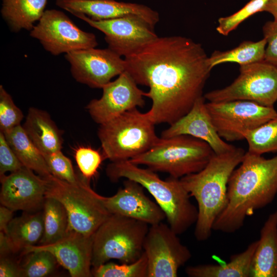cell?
Returning <instances> with one entry per match:
<instances>
[{"instance_id":"obj_26","label":"cell","mask_w":277,"mask_h":277,"mask_svg":"<svg viewBox=\"0 0 277 277\" xmlns=\"http://www.w3.org/2000/svg\"><path fill=\"white\" fill-rule=\"evenodd\" d=\"M43 233V212H37L13 218L5 233L13 252H16L35 245L41 240Z\"/></svg>"},{"instance_id":"obj_14","label":"cell","mask_w":277,"mask_h":277,"mask_svg":"<svg viewBox=\"0 0 277 277\" xmlns=\"http://www.w3.org/2000/svg\"><path fill=\"white\" fill-rule=\"evenodd\" d=\"M74 80L93 88H102L126 71V62L109 48L95 47L65 54Z\"/></svg>"},{"instance_id":"obj_11","label":"cell","mask_w":277,"mask_h":277,"mask_svg":"<svg viewBox=\"0 0 277 277\" xmlns=\"http://www.w3.org/2000/svg\"><path fill=\"white\" fill-rule=\"evenodd\" d=\"M29 34L54 56L98 45L93 33L81 29L62 11L54 9L45 11Z\"/></svg>"},{"instance_id":"obj_18","label":"cell","mask_w":277,"mask_h":277,"mask_svg":"<svg viewBox=\"0 0 277 277\" xmlns=\"http://www.w3.org/2000/svg\"><path fill=\"white\" fill-rule=\"evenodd\" d=\"M143 188L136 182L126 179L124 187L115 194L103 196L105 206L111 214L132 218L149 225L162 222L166 218L164 211L145 195Z\"/></svg>"},{"instance_id":"obj_38","label":"cell","mask_w":277,"mask_h":277,"mask_svg":"<svg viewBox=\"0 0 277 277\" xmlns=\"http://www.w3.org/2000/svg\"><path fill=\"white\" fill-rule=\"evenodd\" d=\"M0 276L20 277L21 276V267L18 266L7 256H1Z\"/></svg>"},{"instance_id":"obj_17","label":"cell","mask_w":277,"mask_h":277,"mask_svg":"<svg viewBox=\"0 0 277 277\" xmlns=\"http://www.w3.org/2000/svg\"><path fill=\"white\" fill-rule=\"evenodd\" d=\"M93 236L69 230L64 237L55 243L29 246L24 249L23 253L27 254L36 251H48L72 277H90L92 276L90 267Z\"/></svg>"},{"instance_id":"obj_3","label":"cell","mask_w":277,"mask_h":277,"mask_svg":"<svg viewBox=\"0 0 277 277\" xmlns=\"http://www.w3.org/2000/svg\"><path fill=\"white\" fill-rule=\"evenodd\" d=\"M245 152L243 149L236 147L227 152L214 153L202 170L180 179L197 203L198 217L194 232L197 240L204 241L210 238L213 224L227 202L229 178Z\"/></svg>"},{"instance_id":"obj_9","label":"cell","mask_w":277,"mask_h":277,"mask_svg":"<svg viewBox=\"0 0 277 277\" xmlns=\"http://www.w3.org/2000/svg\"><path fill=\"white\" fill-rule=\"evenodd\" d=\"M209 102L248 101L274 107L277 101V66L265 61L241 65L240 74L229 85L206 93Z\"/></svg>"},{"instance_id":"obj_41","label":"cell","mask_w":277,"mask_h":277,"mask_svg":"<svg viewBox=\"0 0 277 277\" xmlns=\"http://www.w3.org/2000/svg\"><path fill=\"white\" fill-rule=\"evenodd\" d=\"M263 11L272 14L274 21H277V0H269L264 7Z\"/></svg>"},{"instance_id":"obj_19","label":"cell","mask_w":277,"mask_h":277,"mask_svg":"<svg viewBox=\"0 0 277 277\" xmlns=\"http://www.w3.org/2000/svg\"><path fill=\"white\" fill-rule=\"evenodd\" d=\"M188 135L206 142L215 154L233 150L236 147L218 134L208 111L204 96L199 98L184 116L162 132V138Z\"/></svg>"},{"instance_id":"obj_8","label":"cell","mask_w":277,"mask_h":277,"mask_svg":"<svg viewBox=\"0 0 277 277\" xmlns=\"http://www.w3.org/2000/svg\"><path fill=\"white\" fill-rule=\"evenodd\" d=\"M149 225L137 220L111 214L93 235L92 266L96 267L112 259L122 263L137 260L144 252Z\"/></svg>"},{"instance_id":"obj_31","label":"cell","mask_w":277,"mask_h":277,"mask_svg":"<svg viewBox=\"0 0 277 277\" xmlns=\"http://www.w3.org/2000/svg\"><path fill=\"white\" fill-rule=\"evenodd\" d=\"M29 254L28 259L21 267L22 277H44L54 271L57 262L51 253L39 250Z\"/></svg>"},{"instance_id":"obj_1","label":"cell","mask_w":277,"mask_h":277,"mask_svg":"<svg viewBox=\"0 0 277 277\" xmlns=\"http://www.w3.org/2000/svg\"><path fill=\"white\" fill-rule=\"evenodd\" d=\"M124 59L137 84L149 88L147 112L155 125H170L186 114L203 96L212 69L202 45L182 36L158 37Z\"/></svg>"},{"instance_id":"obj_32","label":"cell","mask_w":277,"mask_h":277,"mask_svg":"<svg viewBox=\"0 0 277 277\" xmlns=\"http://www.w3.org/2000/svg\"><path fill=\"white\" fill-rule=\"evenodd\" d=\"M269 0H250L235 13L218 19L217 32L223 35H228L245 19L252 15L264 11Z\"/></svg>"},{"instance_id":"obj_35","label":"cell","mask_w":277,"mask_h":277,"mask_svg":"<svg viewBox=\"0 0 277 277\" xmlns=\"http://www.w3.org/2000/svg\"><path fill=\"white\" fill-rule=\"evenodd\" d=\"M74 157L82 175L88 180L97 173L103 160L99 151L89 147L77 148Z\"/></svg>"},{"instance_id":"obj_15","label":"cell","mask_w":277,"mask_h":277,"mask_svg":"<svg viewBox=\"0 0 277 277\" xmlns=\"http://www.w3.org/2000/svg\"><path fill=\"white\" fill-rule=\"evenodd\" d=\"M102 89V96L91 100L86 106L92 120L100 125L145 105L146 92L138 87L127 71L105 85Z\"/></svg>"},{"instance_id":"obj_36","label":"cell","mask_w":277,"mask_h":277,"mask_svg":"<svg viewBox=\"0 0 277 277\" xmlns=\"http://www.w3.org/2000/svg\"><path fill=\"white\" fill-rule=\"evenodd\" d=\"M23 167L4 133L0 131V176L7 172H13Z\"/></svg>"},{"instance_id":"obj_28","label":"cell","mask_w":277,"mask_h":277,"mask_svg":"<svg viewBox=\"0 0 277 277\" xmlns=\"http://www.w3.org/2000/svg\"><path fill=\"white\" fill-rule=\"evenodd\" d=\"M44 233L41 245L57 242L64 237L69 230V219L64 205L52 197H46L43 205Z\"/></svg>"},{"instance_id":"obj_40","label":"cell","mask_w":277,"mask_h":277,"mask_svg":"<svg viewBox=\"0 0 277 277\" xmlns=\"http://www.w3.org/2000/svg\"><path fill=\"white\" fill-rule=\"evenodd\" d=\"M10 252H13L12 247L5 233L0 231L1 256H5Z\"/></svg>"},{"instance_id":"obj_24","label":"cell","mask_w":277,"mask_h":277,"mask_svg":"<svg viewBox=\"0 0 277 277\" xmlns=\"http://www.w3.org/2000/svg\"><path fill=\"white\" fill-rule=\"evenodd\" d=\"M47 1L2 0L1 15L12 31H30L43 16Z\"/></svg>"},{"instance_id":"obj_23","label":"cell","mask_w":277,"mask_h":277,"mask_svg":"<svg viewBox=\"0 0 277 277\" xmlns=\"http://www.w3.org/2000/svg\"><path fill=\"white\" fill-rule=\"evenodd\" d=\"M258 244V240L252 242L243 252L232 255L228 263L189 266L185 268V272L190 277H250Z\"/></svg>"},{"instance_id":"obj_33","label":"cell","mask_w":277,"mask_h":277,"mask_svg":"<svg viewBox=\"0 0 277 277\" xmlns=\"http://www.w3.org/2000/svg\"><path fill=\"white\" fill-rule=\"evenodd\" d=\"M23 118V113L11 95L0 85V131L5 133L20 125Z\"/></svg>"},{"instance_id":"obj_21","label":"cell","mask_w":277,"mask_h":277,"mask_svg":"<svg viewBox=\"0 0 277 277\" xmlns=\"http://www.w3.org/2000/svg\"><path fill=\"white\" fill-rule=\"evenodd\" d=\"M22 126L43 155L61 150L62 133L46 111L30 108Z\"/></svg>"},{"instance_id":"obj_34","label":"cell","mask_w":277,"mask_h":277,"mask_svg":"<svg viewBox=\"0 0 277 277\" xmlns=\"http://www.w3.org/2000/svg\"><path fill=\"white\" fill-rule=\"evenodd\" d=\"M43 156L54 176L70 183H74L79 180L80 177L75 173L70 160L61 150Z\"/></svg>"},{"instance_id":"obj_2","label":"cell","mask_w":277,"mask_h":277,"mask_svg":"<svg viewBox=\"0 0 277 277\" xmlns=\"http://www.w3.org/2000/svg\"><path fill=\"white\" fill-rule=\"evenodd\" d=\"M277 194V155L270 159L248 151L231 174L227 202L212 230L233 233L247 216L271 203Z\"/></svg>"},{"instance_id":"obj_25","label":"cell","mask_w":277,"mask_h":277,"mask_svg":"<svg viewBox=\"0 0 277 277\" xmlns=\"http://www.w3.org/2000/svg\"><path fill=\"white\" fill-rule=\"evenodd\" d=\"M3 133L24 167L44 177L52 175L43 155L29 137L21 125Z\"/></svg>"},{"instance_id":"obj_39","label":"cell","mask_w":277,"mask_h":277,"mask_svg":"<svg viewBox=\"0 0 277 277\" xmlns=\"http://www.w3.org/2000/svg\"><path fill=\"white\" fill-rule=\"evenodd\" d=\"M13 210L1 205L0 206V231L6 233L7 227L13 219Z\"/></svg>"},{"instance_id":"obj_20","label":"cell","mask_w":277,"mask_h":277,"mask_svg":"<svg viewBox=\"0 0 277 277\" xmlns=\"http://www.w3.org/2000/svg\"><path fill=\"white\" fill-rule=\"evenodd\" d=\"M55 4L73 15L83 14L94 21L135 15L154 28L160 20L159 14L156 11L147 6L137 3L115 0H56Z\"/></svg>"},{"instance_id":"obj_10","label":"cell","mask_w":277,"mask_h":277,"mask_svg":"<svg viewBox=\"0 0 277 277\" xmlns=\"http://www.w3.org/2000/svg\"><path fill=\"white\" fill-rule=\"evenodd\" d=\"M219 135L227 142L245 139V135L277 115L274 107L248 101L206 103Z\"/></svg>"},{"instance_id":"obj_16","label":"cell","mask_w":277,"mask_h":277,"mask_svg":"<svg viewBox=\"0 0 277 277\" xmlns=\"http://www.w3.org/2000/svg\"><path fill=\"white\" fill-rule=\"evenodd\" d=\"M1 205L11 210L34 212L43 207L47 180L23 167L8 175L1 176Z\"/></svg>"},{"instance_id":"obj_22","label":"cell","mask_w":277,"mask_h":277,"mask_svg":"<svg viewBox=\"0 0 277 277\" xmlns=\"http://www.w3.org/2000/svg\"><path fill=\"white\" fill-rule=\"evenodd\" d=\"M250 277H277V210L270 214L261 229Z\"/></svg>"},{"instance_id":"obj_13","label":"cell","mask_w":277,"mask_h":277,"mask_svg":"<svg viewBox=\"0 0 277 277\" xmlns=\"http://www.w3.org/2000/svg\"><path fill=\"white\" fill-rule=\"evenodd\" d=\"M73 15L105 34L108 48L120 56L127 57L157 38L154 28L141 17L130 15L94 21L83 14Z\"/></svg>"},{"instance_id":"obj_12","label":"cell","mask_w":277,"mask_h":277,"mask_svg":"<svg viewBox=\"0 0 277 277\" xmlns=\"http://www.w3.org/2000/svg\"><path fill=\"white\" fill-rule=\"evenodd\" d=\"M143 249L147 259V277H176L180 268L192 256L178 234L162 222L150 225Z\"/></svg>"},{"instance_id":"obj_37","label":"cell","mask_w":277,"mask_h":277,"mask_svg":"<svg viewBox=\"0 0 277 277\" xmlns=\"http://www.w3.org/2000/svg\"><path fill=\"white\" fill-rule=\"evenodd\" d=\"M267 42L264 61L277 66V21H268L262 28Z\"/></svg>"},{"instance_id":"obj_5","label":"cell","mask_w":277,"mask_h":277,"mask_svg":"<svg viewBox=\"0 0 277 277\" xmlns=\"http://www.w3.org/2000/svg\"><path fill=\"white\" fill-rule=\"evenodd\" d=\"M148 112L137 108L100 125L97 135L103 156L111 162L130 159L150 149L159 140Z\"/></svg>"},{"instance_id":"obj_27","label":"cell","mask_w":277,"mask_h":277,"mask_svg":"<svg viewBox=\"0 0 277 277\" xmlns=\"http://www.w3.org/2000/svg\"><path fill=\"white\" fill-rule=\"evenodd\" d=\"M266 39L258 42L244 41L239 46L226 51H214L208 59L210 67L226 62H234L241 65L264 61Z\"/></svg>"},{"instance_id":"obj_4","label":"cell","mask_w":277,"mask_h":277,"mask_svg":"<svg viewBox=\"0 0 277 277\" xmlns=\"http://www.w3.org/2000/svg\"><path fill=\"white\" fill-rule=\"evenodd\" d=\"M106 172L113 182L125 178L146 188L164 211L169 226L177 234L184 233L196 223L197 207L191 202V196L180 179L170 176L162 180L155 171L139 167L129 160L111 162Z\"/></svg>"},{"instance_id":"obj_6","label":"cell","mask_w":277,"mask_h":277,"mask_svg":"<svg viewBox=\"0 0 277 277\" xmlns=\"http://www.w3.org/2000/svg\"><path fill=\"white\" fill-rule=\"evenodd\" d=\"M214 152L200 139L188 135L161 137L146 152L129 161L143 165L154 171L166 172L181 179L196 173L208 164Z\"/></svg>"},{"instance_id":"obj_30","label":"cell","mask_w":277,"mask_h":277,"mask_svg":"<svg viewBox=\"0 0 277 277\" xmlns=\"http://www.w3.org/2000/svg\"><path fill=\"white\" fill-rule=\"evenodd\" d=\"M148 263L145 253L131 263L117 264L106 263L93 267L92 276L95 277H147Z\"/></svg>"},{"instance_id":"obj_29","label":"cell","mask_w":277,"mask_h":277,"mask_svg":"<svg viewBox=\"0 0 277 277\" xmlns=\"http://www.w3.org/2000/svg\"><path fill=\"white\" fill-rule=\"evenodd\" d=\"M248 151L259 155L277 152V115L245 135Z\"/></svg>"},{"instance_id":"obj_7","label":"cell","mask_w":277,"mask_h":277,"mask_svg":"<svg viewBox=\"0 0 277 277\" xmlns=\"http://www.w3.org/2000/svg\"><path fill=\"white\" fill-rule=\"evenodd\" d=\"M46 178V197L54 198L64 205L68 215L69 230L93 236L111 214L105 206L103 196L95 192L90 186L89 180L82 175L74 183L52 174Z\"/></svg>"}]
</instances>
